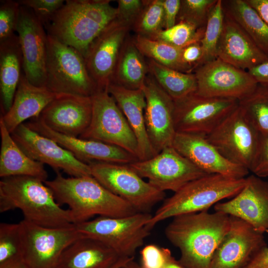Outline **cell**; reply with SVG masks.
<instances>
[{"label":"cell","mask_w":268,"mask_h":268,"mask_svg":"<svg viewBox=\"0 0 268 268\" xmlns=\"http://www.w3.org/2000/svg\"><path fill=\"white\" fill-rule=\"evenodd\" d=\"M230 224L229 215L204 211L173 217L165 235L179 249V261L185 268H210L213 254Z\"/></svg>","instance_id":"6da1fadb"},{"label":"cell","mask_w":268,"mask_h":268,"mask_svg":"<svg viewBox=\"0 0 268 268\" xmlns=\"http://www.w3.org/2000/svg\"><path fill=\"white\" fill-rule=\"evenodd\" d=\"M45 181L57 202L66 204L74 224L92 217H124L138 212L130 203L112 193L91 176L66 178L59 171Z\"/></svg>","instance_id":"7a4b0ae2"},{"label":"cell","mask_w":268,"mask_h":268,"mask_svg":"<svg viewBox=\"0 0 268 268\" xmlns=\"http://www.w3.org/2000/svg\"><path fill=\"white\" fill-rule=\"evenodd\" d=\"M19 209L24 219L50 228L74 225L69 209L62 208L51 189L42 180L17 176L0 181V212Z\"/></svg>","instance_id":"3957f363"},{"label":"cell","mask_w":268,"mask_h":268,"mask_svg":"<svg viewBox=\"0 0 268 268\" xmlns=\"http://www.w3.org/2000/svg\"><path fill=\"white\" fill-rule=\"evenodd\" d=\"M107 0H67L46 26L47 34L78 51L85 58L95 39L117 18Z\"/></svg>","instance_id":"277c9868"},{"label":"cell","mask_w":268,"mask_h":268,"mask_svg":"<svg viewBox=\"0 0 268 268\" xmlns=\"http://www.w3.org/2000/svg\"><path fill=\"white\" fill-rule=\"evenodd\" d=\"M246 178L236 179L220 174H208L193 180L165 199L146 224L151 230L169 218L208 209L226 198L234 197L243 188Z\"/></svg>","instance_id":"5b68a950"},{"label":"cell","mask_w":268,"mask_h":268,"mask_svg":"<svg viewBox=\"0 0 268 268\" xmlns=\"http://www.w3.org/2000/svg\"><path fill=\"white\" fill-rule=\"evenodd\" d=\"M47 46L46 87L51 91L91 97L100 90L78 51L48 34Z\"/></svg>","instance_id":"8992f818"},{"label":"cell","mask_w":268,"mask_h":268,"mask_svg":"<svg viewBox=\"0 0 268 268\" xmlns=\"http://www.w3.org/2000/svg\"><path fill=\"white\" fill-rule=\"evenodd\" d=\"M152 216L144 212L124 217L99 216L75 226L82 236L104 243L120 257L133 258L150 235L146 224Z\"/></svg>","instance_id":"52a82bcc"},{"label":"cell","mask_w":268,"mask_h":268,"mask_svg":"<svg viewBox=\"0 0 268 268\" xmlns=\"http://www.w3.org/2000/svg\"><path fill=\"white\" fill-rule=\"evenodd\" d=\"M89 164L94 178L138 212L149 213L153 206L165 199L164 192L145 182L129 164L102 162Z\"/></svg>","instance_id":"ba28073f"},{"label":"cell","mask_w":268,"mask_h":268,"mask_svg":"<svg viewBox=\"0 0 268 268\" xmlns=\"http://www.w3.org/2000/svg\"><path fill=\"white\" fill-rule=\"evenodd\" d=\"M91 97V120L88 127L79 137L120 147L138 159L135 136L107 89L99 90Z\"/></svg>","instance_id":"9c48e42d"},{"label":"cell","mask_w":268,"mask_h":268,"mask_svg":"<svg viewBox=\"0 0 268 268\" xmlns=\"http://www.w3.org/2000/svg\"><path fill=\"white\" fill-rule=\"evenodd\" d=\"M261 136L238 106L206 137L226 159L250 171Z\"/></svg>","instance_id":"30bf717a"},{"label":"cell","mask_w":268,"mask_h":268,"mask_svg":"<svg viewBox=\"0 0 268 268\" xmlns=\"http://www.w3.org/2000/svg\"><path fill=\"white\" fill-rule=\"evenodd\" d=\"M174 102L176 132L205 136L239 106L235 99L203 96L195 92Z\"/></svg>","instance_id":"8fae6325"},{"label":"cell","mask_w":268,"mask_h":268,"mask_svg":"<svg viewBox=\"0 0 268 268\" xmlns=\"http://www.w3.org/2000/svg\"><path fill=\"white\" fill-rule=\"evenodd\" d=\"M22 260L29 268H56L65 249L82 236L75 224L64 228L39 226L23 219L20 222Z\"/></svg>","instance_id":"7c38bea8"},{"label":"cell","mask_w":268,"mask_h":268,"mask_svg":"<svg viewBox=\"0 0 268 268\" xmlns=\"http://www.w3.org/2000/svg\"><path fill=\"white\" fill-rule=\"evenodd\" d=\"M140 177L161 191L174 193L189 182L208 175L179 153L172 146L154 156L129 164Z\"/></svg>","instance_id":"4fadbf2b"},{"label":"cell","mask_w":268,"mask_h":268,"mask_svg":"<svg viewBox=\"0 0 268 268\" xmlns=\"http://www.w3.org/2000/svg\"><path fill=\"white\" fill-rule=\"evenodd\" d=\"M193 73L198 95L241 100L258 85L246 70L238 68L216 58L199 66Z\"/></svg>","instance_id":"5bb4252c"},{"label":"cell","mask_w":268,"mask_h":268,"mask_svg":"<svg viewBox=\"0 0 268 268\" xmlns=\"http://www.w3.org/2000/svg\"><path fill=\"white\" fill-rule=\"evenodd\" d=\"M11 135L28 156L48 165L56 172L62 170L70 177L92 175L89 164L79 160L55 140L37 133L25 124L19 125Z\"/></svg>","instance_id":"9a60e30c"},{"label":"cell","mask_w":268,"mask_h":268,"mask_svg":"<svg viewBox=\"0 0 268 268\" xmlns=\"http://www.w3.org/2000/svg\"><path fill=\"white\" fill-rule=\"evenodd\" d=\"M16 33L26 78L34 85L46 86L47 34L32 10L21 5Z\"/></svg>","instance_id":"2e32d148"},{"label":"cell","mask_w":268,"mask_h":268,"mask_svg":"<svg viewBox=\"0 0 268 268\" xmlns=\"http://www.w3.org/2000/svg\"><path fill=\"white\" fill-rule=\"evenodd\" d=\"M145 95L144 119L150 143L157 154L172 146L176 134L175 102L151 76L146 77L141 88Z\"/></svg>","instance_id":"e0dca14e"},{"label":"cell","mask_w":268,"mask_h":268,"mask_svg":"<svg viewBox=\"0 0 268 268\" xmlns=\"http://www.w3.org/2000/svg\"><path fill=\"white\" fill-rule=\"evenodd\" d=\"M230 217L229 228L213 254L210 268H242L267 245L263 233L239 218Z\"/></svg>","instance_id":"ac0fdd59"},{"label":"cell","mask_w":268,"mask_h":268,"mask_svg":"<svg viewBox=\"0 0 268 268\" xmlns=\"http://www.w3.org/2000/svg\"><path fill=\"white\" fill-rule=\"evenodd\" d=\"M130 26L117 18L90 46L85 61L90 75L98 89H107Z\"/></svg>","instance_id":"d6986e66"},{"label":"cell","mask_w":268,"mask_h":268,"mask_svg":"<svg viewBox=\"0 0 268 268\" xmlns=\"http://www.w3.org/2000/svg\"><path fill=\"white\" fill-rule=\"evenodd\" d=\"M214 209L245 221L259 232L268 231V181L254 174L246 177L242 190L230 200L215 204Z\"/></svg>","instance_id":"ffe728a7"},{"label":"cell","mask_w":268,"mask_h":268,"mask_svg":"<svg viewBox=\"0 0 268 268\" xmlns=\"http://www.w3.org/2000/svg\"><path fill=\"white\" fill-rule=\"evenodd\" d=\"M92 113L91 97L57 94L37 118L56 132L79 137L88 127Z\"/></svg>","instance_id":"44dd1931"},{"label":"cell","mask_w":268,"mask_h":268,"mask_svg":"<svg viewBox=\"0 0 268 268\" xmlns=\"http://www.w3.org/2000/svg\"><path fill=\"white\" fill-rule=\"evenodd\" d=\"M25 124L37 133L53 139L79 160L87 164L102 162L130 164L138 160L135 156L120 147L56 132L39 118L33 119Z\"/></svg>","instance_id":"7402d4cb"},{"label":"cell","mask_w":268,"mask_h":268,"mask_svg":"<svg viewBox=\"0 0 268 268\" xmlns=\"http://www.w3.org/2000/svg\"><path fill=\"white\" fill-rule=\"evenodd\" d=\"M172 146L207 174L242 179L246 178L249 172L246 168L224 157L205 136L176 133Z\"/></svg>","instance_id":"603a6c76"},{"label":"cell","mask_w":268,"mask_h":268,"mask_svg":"<svg viewBox=\"0 0 268 268\" xmlns=\"http://www.w3.org/2000/svg\"><path fill=\"white\" fill-rule=\"evenodd\" d=\"M217 58L246 71L268 61V57L243 29L225 13Z\"/></svg>","instance_id":"cb8c5ba5"},{"label":"cell","mask_w":268,"mask_h":268,"mask_svg":"<svg viewBox=\"0 0 268 268\" xmlns=\"http://www.w3.org/2000/svg\"><path fill=\"white\" fill-rule=\"evenodd\" d=\"M107 90L116 101L135 136L138 160H147L156 155L146 129V101L142 89H131L110 83Z\"/></svg>","instance_id":"d4e9b609"},{"label":"cell","mask_w":268,"mask_h":268,"mask_svg":"<svg viewBox=\"0 0 268 268\" xmlns=\"http://www.w3.org/2000/svg\"><path fill=\"white\" fill-rule=\"evenodd\" d=\"M56 95L46 86L33 85L22 73L12 105L1 116L8 132L11 134L28 119L38 118Z\"/></svg>","instance_id":"484cf974"},{"label":"cell","mask_w":268,"mask_h":268,"mask_svg":"<svg viewBox=\"0 0 268 268\" xmlns=\"http://www.w3.org/2000/svg\"><path fill=\"white\" fill-rule=\"evenodd\" d=\"M120 258L104 243L82 236L65 249L56 268H109Z\"/></svg>","instance_id":"4316f807"},{"label":"cell","mask_w":268,"mask_h":268,"mask_svg":"<svg viewBox=\"0 0 268 268\" xmlns=\"http://www.w3.org/2000/svg\"><path fill=\"white\" fill-rule=\"evenodd\" d=\"M0 134V178L23 176L47 181L48 173L44 164L33 160L21 149L6 129L1 117Z\"/></svg>","instance_id":"83f0119b"},{"label":"cell","mask_w":268,"mask_h":268,"mask_svg":"<svg viewBox=\"0 0 268 268\" xmlns=\"http://www.w3.org/2000/svg\"><path fill=\"white\" fill-rule=\"evenodd\" d=\"M22 56L17 34L0 43V91L2 114L10 108L22 74Z\"/></svg>","instance_id":"f1b7e54d"},{"label":"cell","mask_w":268,"mask_h":268,"mask_svg":"<svg viewBox=\"0 0 268 268\" xmlns=\"http://www.w3.org/2000/svg\"><path fill=\"white\" fill-rule=\"evenodd\" d=\"M148 71L144 56L133 40L125 41L111 83L131 89H141Z\"/></svg>","instance_id":"f546056e"},{"label":"cell","mask_w":268,"mask_h":268,"mask_svg":"<svg viewBox=\"0 0 268 268\" xmlns=\"http://www.w3.org/2000/svg\"><path fill=\"white\" fill-rule=\"evenodd\" d=\"M224 13L234 20L268 57V24L245 0H222Z\"/></svg>","instance_id":"4dcf8cb0"},{"label":"cell","mask_w":268,"mask_h":268,"mask_svg":"<svg viewBox=\"0 0 268 268\" xmlns=\"http://www.w3.org/2000/svg\"><path fill=\"white\" fill-rule=\"evenodd\" d=\"M147 64L150 75L174 101L196 92L197 84L194 73L175 70L152 59Z\"/></svg>","instance_id":"1f68e13d"},{"label":"cell","mask_w":268,"mask_h":268,"mask_svg":"<svg viewBox=\"0 0 268 268\" xmlns=\"http://www.w3.org/2000/svg\"><path fill=\"white\" fill-rule=\"evenodd\" d=\"M133 41L144 56L169 68L189 73L182 61V49L138 35Z\"/></svg>","instance_id":"d6a6232c"},{"label":"cell","mask_w":268,"mask_h":268,"mask_svg":"<svg viewBox=\"0 0 268 268\" xmlns=\"http://www.w3.org/2000/svg\"><path fill=\"white\" fill-rule=\"evenodd\" d=\"M239 106L258 132L268 136V88L258 84L253 92L239 101Z\"/></svg>","instance_id":"836d02e7"},{"label":"cell","mask_w":268,"mask_h":268,"mask_svg":"<svg viewBox=\"0 0 268 268\" xmlns=\"http://www.w3.org/2000/svg\"><path fill=\"white\" fill-rule=\"evenodd\" d=\"M224 17L222 0H217L209 15L203 35L200 41L203 51L201 65L217 58V48L222 31Z\"/></svg>","instance_id":"e575fe53"},{"label":"cell","mask_w":268,"mask_h":268,"mask_svg":"<svg viewBox=\"0 0 268 268\" xmlns=\"http://www.w3.org/2000/svg\"><path fill=\"white\" fill-rule=\"evenodd\" d=\"M133 26L138 35L149 38L162 30L164 27L163 0H145Z\"/></svg>","instance_id":"d590c367"},{"label":"cell","mask_w":268,"mask_h":268,"mask_svg":"<svg viewBox=\"0 0 268 268\" xmlns=\"http://www.w3.org/2000/svg\"><path fill=\"white\" fill-rule=\"evenodd\" d=\"M205 28L199 29L191 23L180 21L169 28L163 29L151 39L182 49L190 44L200 42Z\"/></svg>","instance_id":"8d00e7d4"},{"label":"cell","mask_w":268,"mask_h":268,"mask_svg":"<svg viewBox=\"0 0 268 268\" xmlns=\"http://www.w3.org/2000/svg\"><path fill=\"white\" fill-rule=\"evenodd\" d=\"M23 242L20 224H0V265L22 260Z\"/></svg>","instance_id":"74e56055"},{"label":"cell","mask_w":268,"mask_h":268,"mask_svg":"<svg viewBox=\"0 0 268 268\" xmlns=\"http://www.w3.org/2000/svg\"><path fill=\"white\" fill-rule=\"evenodd\" d=\"M217 0H182L177 22L185 21L199 29L205 28Z\"/></svg>","instance_id":"f35d334b"},{"label":"cell","mask_w":268,"mask_h":268,"mask_svg":"<svg viewBox=\"0 0 268 268\" xmlns=\"http://www.w3.org/2000/svg\"><path fill=\"white\" fill-rule=\"evenodd\" d=\"M140 254L142 268H186L167 248L148 244L141 249Z\"/></svg>","instance_id":"ab89813d"},{"label":"cell","mask_w":268,"mask_h":268,"mask_svg":"<svg viewBox=\"0 0 268 268\" xmlns=\"http://www.w3.org/2000/svg\"><path fill=\"white\" fill-rule=\"evenodd\" d=\"M20 6L18 1H0V43L16 35L20 16Z\"/></svg>","instance_id":"60d3db41"},{"label":"cell","mask_w":268,"mask_h":268,"mask_svg":"<svg viewBox=\"0 0 268 268\" xmlns=\"http://www.w3.org/2000/svg\"><path fill=\"white\" fill-rule=\"evenodd\" d=\"M18 1L20 5L31 9L44 27L50 23L65 2L63 0H21Z\"/></svg>","instance_id":"b9f144b4"},{"label":"cell","mask_w":268,"mask_h":268,"mask_svg":"<svg viewBox=\"0 0 268 268\" xmlns=\"http://www.w3.org/2000/svg\"><path fill=\"white\" fill-rule=\"evenodd\" d=\"M117 2V19L130 26L142 11L145 0H119Z\"/></svg>","instance_id":"7bdbcfd3"},{"label":"cell","mask_w":268,"mask_h":268,"mask_svg":"<svg viewBox=\"0 0 268 268\" xmlns=\"http://www.w3.org/2000/svg\"><path fill=\"white\" fill-rule=\"evenodd\" d=\"M203 51L200 42L190 44L182 49L181 59L189 73L201 65Z\"/></svg>","instance_id":"ee69618b"},{"label":"cell","mask_w":268,"mask_h":268,"mask_svg":"<svg viewBox=\"0 0 268 268\" xmlns=\"http://www.w3.org/2000/svg\"><path fill=\"white\" fill-rule=\"evenodd\" d=\"M250 171L262 178L268 176V136L262 135L256 157Z\"/></svg>","instance_id":"f6af8a7d"},{"label":"cell","mask_w":268,"mask_h":268,"mask_svg":"<svg viewBox=\"0 0 268 268\" xmlns=\"http://www.w3.org/2000/svg\"><path fill=\"white\" fill-rule=\"evenodd\" d=\"M164 14V29L176 24L179 12L180 0H163Z\"/></svg>","instance_id":"bcb514c9"},{"label":"cell","mask_w":268,"mask_h":268,"mask_svg":"<svg viewBox=\"0 0 268 268\" xmlns=\"http://www.w3.org/2000/svg\"><path fill=\"white\" fill-rule=\"evenodd\" d=\"M242 268H268V246L258 251Z\"/></svg>","instance_id":"7dc6e473"},{"label":"cell","mask_w":268,"mask_h":268,"mask_svg":"<svg viewBox=\"0 0 268 268\" xmlns=\"http://www.w3.org/2000/svg\"><path fill=\"white\" fill-rule=\"evenodd\" d=\"M247 71L255 79L258 84L268 88V61L260 64Z\"/></svg>","instance_id":"c3c4849f"},{"label":"cell","mask_w":268,"mask_h":268,"mask_svg":"<svg viewBox=\"0 0 268 268\" xmlns=\"http://www.w3.org/2000/svg\"><path fill=\"white\" fill-rule=\"evenodd\" d=\"M268 24V0H245Z\"/></svg>","instance_id":"681fc988"},{"label":"cell","mask_w":268,"mask_h":268,"mask_svg":"<svg viewBox=\"0 0 268 268\" xmlns=\"http://www.w3.org/2000/svg\"><path fill=\"white\" fill-rule=\"evenodd\" d=\"M0 268H29L22 260H19L0 265Z\"/></svg>","instance_id":"f907efd6"},{"label":"cell","mask_w":268,"mask_h":268,"mask_svg":"<svg viewBox=\"0 0 268 268\" xmlns=\"http://www.w3.org/2000/svg\"><path fill=\"white\" fill-rule=\"evenodd\" d=\"M133 258H134V257H133V258L121 257L119 259V260L116 263H115L109 268H120Z\"/></svg>","instance_id":"816d5d0a"},{"label":"cell","mask_w":268,"mask_h":268,"mask_svg":"<svg viewBox=\"0 0 268 268\" xmlns=\"http://www.w3.org/2000/svg\"><path fill=\"white\" fill-rule=\"evenodd\" d=\"M120 268H142L140 264L136 263L134 258L131 259Z\"/></svg>","instance_id":"f5cc1de1"}]
</instances>
